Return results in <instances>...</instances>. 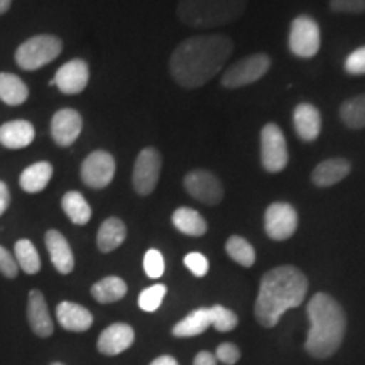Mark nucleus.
<instances>
[{
  "mask_svg": "<svg viewBox=\"0 0 365 365\" xmlns=\"http://www.w3.org/2000/svg\"><path fill=\"white\" fill-rule=\"evenodd\" d=\"M234 53V41L225 34H198L176 46L170 58L173 80L182 88H200L220 73Z\"/></svg>",
  "mask_w": 365,
  "mask_h": 365,
  "instance_id": "1",
  "label": "nucleus"
},
{
  "mask_svg": "<svg viewBox=\"0 0 365 365\" xmlns=\"http://www.w3.org/2000/svg\"><path fill=\"white\" fill-rule=\"evenodd\" d=\"M308 293V279L294 266H279L264 274L255 299V318L262 327H276L287 309L299 307Z\"/></svg>",
  "mask_w": 365,
  "mask_h": 365,
  "instance_id": "2",
  "label": "nucleus"
},
{
  "mask_svg": "<svg viewBox=\"0 0 365 365\" xmlns=\"http://www.w3.org/2000/svg\"><path fill=\"white\" fill-rule=\"evenodd\" d=\"M309 331L304 349L317 359L331 357L344 340L346 318L344 309L331 296L317 293L307 308Z\"/></svg>",
  "mask_w": 365,
  "mask_h": 365,
  "instance_id": "3",
  "label": "nucleus"
},
{
  "mask_svg": "<svg viewBox=\"0 0 365 365\" xmlns=\"http://www.w3.org/2000/svg\"><path fill=\"white\" fill-rule=\"evenodd\" d=\"M249 0H178L176 16L193 29H215L244 16Z\"/></svg>",
  "mask_w": 365,
  "mask_h": 365,
  "instance_id": "4",
  "label": "nucleus"
},
{
  "mask_svg": "<svg viewBox=\"0 0 365 365\" xmlns=\"http://www.w3.org/2000/svg\"><path fill=\"white\" fill-rule=\"evenodd\" d=\"M63 51V41L53 34L33 36L16 51V63L21 70L34 71L54 61Z\"/></svg>",
  "mask_w": 365,
  "mask_h": 365,
  "instance_id": "5",
  "label": "nucleus"
},
{
  "mask_svg": "<svg viewBox=\"0 0 365 365\" xmlns=\"http://www.w3.org/2000/svg\"><path fill=\"white\" fill-rule=\"evenodd\" d=\"M271 58L264 53L250 54L247 58H242L223 73L222 85L225 88L234 90L240 88V86L255 83V81L261 80L271 70Z\"/></svg>",
  "mask_w": 365,
  "mask_h": 365,
  "instance_id": "6",
  "label": "nucleus"
},
{
  "mask_svg": "<svg viewBox=\"0 0 365 365\" xmlns=\"http://www.w3.org/2000/svg\"><path fill=\"white\" fill-rule=\"evenodd\" d=\"M289 51L298 58H313L319 51L322 34H319L318 22L312 16L301 14L291 22L289 29Z\"/></svg>",
  "mask_w": 365,
  "mask_h": 365,
  "instance_id": "7",
  "label": "nucleus"
},
{
  "mask_svg": "<svg viewBox=\"0 0 365 365\" xmlns=\"http://www.w3.org/2000/svg\"><path fill=\"white\" fill-rule=\"evenodd\" d=\"M261 161L264 170L271 175L281 173L289 163L286 137L281 127L276 124H266L261 130Z\"/></svg>",
  "mask_w": 365,
  "mask_h": 365,
  "instance_id": "8",
  "label": "nucleus"
},
{
  "mask_svg": "<svg viewBox=\"0 0 365 365\" xmlns=\"http://www.w3.org/2000/svg\"><path fill=\"white\" fill-rule=\"evenodd\" d=\"M163 158L158 149L144 148L135 159L132 171V185L137 195L148 196L156 190L159 176H161Z\"/></svg>",
  "mask_w": 365,
  "mask_h": 365,
  "instance_id": "9",
  "label": "nucleus"
},
{
  "mask_svg": "<svg viewBox=\"0 0 365 365\" xmlns=\"http://www.w3.org/2000/svg\"><path fill=\"white\" fill-rule=\"evenodd\" d=\"M80 176L88 188H107L115 176V159L107 150H93L81 163Z\"/></svg>",
  "mask_w": 365,
  "mask_h": 365,
  "instance_id": "10",
  "label": "nucleus"
},
{
  "mask_svg": "<svg viewBox=\"0 0 365 365\" xmlns=\"http://www.w3.org/2000/svg\"><path fill=\"white\" fill-rule=\"evenodd\" d=\"M186 193L196 202L210 205H218L223 200V186L218 178L208 170H193L182 180Z\"/></svg>",
  "mask_w": 365,
  "mask_h": 365,
  "instance_id": "11",
  "label": "nucleus"
},
{
  "mask_svg": "<svg viewBox=\"0 0 365 365\" xmlns=\"http://www.w3.org/2000/svg\"><path fill=\"white\" fill-rule=\"evenodd\" d=\"M264 228L269 239L287 240L298 228V213L293 205L276 202L269 205L264 215Z\"/></svg>",
  "mask_w": 365,
  "mask_h": 365,
  "instance_id": "12",
  "label": "nucleus"
},
{
  "mask_svg": "<svg viewBox=\"0 0 365 365\" xmlns=\"http://www.w3.org/2000/svg\"><path fill=\"white\" fill-rule=\"evenodd\" d=\"M90 80V70L83 59H71L63 65L54 75V86L65 95H78L86 88Z\"/></svg>",
  "mask_w": 365,
  "mask_h": 365,
  "instance_id": "13",
  "label": "nucleus"
},
{
  "mask_svg": "<svg viewBox=\"0 0 365 365\" xmlns=\"http://www.w3.org/2000/svg\"><path fill=\"white\" fill-rule=\"evenodd\" d=\"M83 129V118L73 108H61L51 118V137L61 148H68L78 139Z\"/></svg>",
  "mask_w": 365,
  "mask_h": 365,
  "instance_id": "14",
  "label": "nucleus"
},
{
  "mask_svg": "<svg viewBox=\"0 0 365 365\" xmlns=\"http://www.w3.org/2000/svg\"><path fill=\"white\" fill-rule=\"evenodd\" d=\"M134 328L127 323H113L100 333L97 349L103 355H118L134 344Z\"/></svg>",
  "mask_w": 365,
  "mask_h": 365,
  "instance_id": "15",
  "label": "nucleus"
},
{
  "mask_svg": "<svg viewBox=\"0 0 365 365\" xmlns=\"http://www.w3.org/2000/svg\"><path fill=\"white\" fill-rule=\"evenodd\" d=\"M27 322H29L31 330L41 339L51 336L54 325L51 314H49L48 303H46L44 294L38 289H33L27 299Z\"/></svg>",
  "mask_w": 365,
  "mask_h": 365,
  "instance_id": "16",
  "label": "nucleus"
},
{
  "mask_svg": "<svg viewBox=\"0 0 365 365\" xmlns=\"http://www.w3.org/2000/svg\"><path fill=\"white\" fill-rule=\"evenodd\" d=\"M296 135L304 143H313L322 132V113L312 103H299L293 112Z\"/></svg>",
  "mask_w": 365,
  "mask_h": 365,
  "instance_id": "17",
  "label": "nucleus"
},
{
  "mask_svg": "<svg viewBox=\"0 0 365 365\" xmlns=\"http://www.w3.org/2000/svg\"><path fill=\"white\" fill-rule=\"evenodd\" d=\"M352 171V164L345 158H331L322 161L312 173V181L318 188H330L344 181Z\"/></svg>",
  "mask_w": 365,
  "mask_h": 365,
  "instance_id": "18",
  "label": "nucleus"
},
{
  "mask_svg": "<svg viewBox=\"0 0 365 365\" xmlns=\"http://www.w3.org/2000/svg\"><path fill=\"white\" fill-rule=\"evenodd\" d=\"M44 242L54 269L61 274H70L75 269V257H73L71 247L65 235L58 230H48Z\"/></svg>",
  "mask_w": 365,
  "mask_h": 365,
  "instance_id": "19",
  "label": "nucleus"
},
{
  "mask_svg": "<svg viewBox=\"0 0 365 365\" xmlns=\"http://www.w3.org/2000/svg\"><path fill=\"white\" fill-rule=\"evenodd\" d=\"M56 318L59 325L68 331H86L93 323V317L88 309L71 301H63L58 304Z\"/></svg>",
  "mask_w": 365,
  "mask_h": 365,
  "instance_id": "20",
  "label": "nucleus"
},
{
  "mask_svg": "<svg viewBox=\"0 0 365 365\" xmlns=\"http://www.w3.org/2000/svg\"><path fill=\"white\" fill-rule=\"evenodd\" d=\"M36 130L27 120H11L0 125V144L7 149H24L33 144Z\"/></svg>",
  "mask_w": 365,
  "mask_h": 365,
  "instance_id": "21",
  "label": "nucleus"
},
{
  "mask_svg": "<svg viewBox=\"0 0 365 365\" xmlns=\"http://www.w3.org/2000/svg\"><path fill=\"white\" fill-rule=\"evenodd\" d=\"M125 237H127L125 223L117 217L107 218V220L100 225L98 234H97V245L100 252L107 254L118 249L122 244H124Z\"/></svg>",
  "mask_w": 365,
  "mask_h": 365,
  "instance_id": "22",
  "label": "nucleus"
},
{
  "mask_svg": "<svg viewBox=\"0 0 365 365\" xmlns=\"http://www.w3.org/2000/svg\"><path fill=\"white\" fill-rule=\"evenodd\" d=\"M53 178V164L48 161H39L31 164L29 168H26L22 171L19 178L21 188L26 191V193H39L43 191L46 186L49 185Z\"/></svg>",
  "mask_w": 365,
  "mask_h": 365,
  "instance_id": "23",
  "label": "nucleus"
},
{
  "mask_svg": "<svg viewBox=\"0 0 365 365\" xmlns=\"http://www.w3.org/2000/svg\"><path fill=\"white\" fill-rule=\"evenodd\" d=\"M29 98V86L14 73H0V102L11 107L22 105Z\"/></svg>",
  "mask_w": 365,
  "mask_h": 365,
  "instance_id": "24",
  "label": "nucleus"
},
{
  "mask_svg": "<svg viewBox=\"0 0 365 365\" xmlns=\"http://www.w3.org/2000/svg\"><path fill=\"white\" fill-rule=\"evenodd\" d=\"M173 225H175L181 234L190 237H202L207 234L208 230L207 220H205L196 210L188 207H181L175 210V213H173Z\"/></svg>",
  "mask_w": 365,
  "mask_h": 365,
  "instance_id": "25",
  "label": "nucleus"
},
{
  "mask_svg": "<svg viewBox=\"0 0 365 365\" xmlns=\"http://www.w3.org/2000/svg\"><path fill=\"white\" fill-rule=\"evenodd\" d=\"M208 327H212L210 308H198L173 327V335L181 336V339H186V336H196V335H202L203 331H207Z\"/></svg>",
  "mask_w": 365,
  "mask_h": 365,
  "instance_id": "26",
  "label": "nucleus"
},
{
  "mask_svg": "<svg viewBox=\"0 0 365 365\" xmlns=\"http://www.w3.org/2000/svg\"><path fill=\"white\" fill-rule=\"evenodd\" d=\"M127 294V284L124 279L117 276H108L95 282L91 286V296H93L95 301L102 304L115 303V301H120Z\"/></svg>",
  "mask_w": 365,
  "mask_h": 365,
  "instance_id": "27",
  "label": "nucleus"
},
{
  "mask_svg": "<svg viewBox=\"0 0 365 365\" xmlns=\"http://www.w3.org/2000/svg\"><path fill=\"white\" fill-rule=\"evenodd\" d=\"M63 212L75 225H86L91 218V208L85 196L78 191H68L61 200Z\"/></svg>",
  "mask_w": 365,
  "mask_h": 365,
  "instance_id": "28",
  "label": "nucleus"
},
{
  "mask_svg": "<svg viewBox=\"0 0 365 365\" xmlns=\"http://www.w3.org/2000/svg\"><path fill=\"white\" fill-rule=\"evenodd\" d=\"M340 118L345 127L352 130H359L365 127V95L349 98L341 103Z\"/></svg>",
  "mask_w": 365,
  "mask_h": 365,
  "instance_id": "29",
  "label": "nucleus"
},
{
  "mask_svg": "<svg viewBox=\"0 0 365 365\" xmlns=\"http://www.w3.org/2000/svg\"><path fill=\"white\" fill-rule=\"evenodd\" d=\"M14 254H16L17 266H19L26 274L39 272L41 257L33 242L27 239L17 240L16 247H14Z\"/></svg>",
  "mask_w": 365,
  "mask_h": 365,
  "instance_id": "30",
  "label": "nucleus"
},
{
  "mask_svg": "<svg viewBox=\"0 0 365 365\" xmlns=\"http://www.w3.org/2000/svg\"><path fill=\"white\" fill-rule=\"evenodd\" d=\"M225 250H227L228 257H230L232 261H235L237 264H240L242 267L254 266L255 250H254L252 245H250L249 242L244 239V237L232 235L230 239L227 240Z\"/></svg>",
  "mask_w": 365,
  "mask_h": 365,
  "instance_id": "31",
  "label": "nucleus"
},
{
  "mask_svg": "<svg viewBox=\"0 0 365 365\" xmlns=\"http://www.w3.org/2000/svg\"><path fill=\"white\" fill-rule=\"evenodd\" d=\"M210 319H212V327H215L218 331H232L237 327V314L225 307L215 304L210 308Z\"/></svg>",
  "mask_w": 365,
  "mask_h": 365,
  "instance_id": "32",
  "label": "nucleus"
},
{
  "mask_svg": "<svg viewBox=\"0 0 365 365\" xmlns=\"http://www.w3.org/2000/svg\"><path fill=\"white\" fill-rule=\"evenodd\" d=\"M166 293H168V289L164 284H154V286L148 287V289H144L139 296V308L143 309V312H148V313L156 312V309L161 307Z\"/></svg>",
  "mask_w": 365,
  "mask_h": 365,
  "instance_id": "33",
  "label": "nucleus"
},
{
  "mask_svg": "<svg viewBox=\"0 0 365 365\" xmlns=\"http://www.w3.org/2000/svg\"><path fill=\"white\" fill-rule=\"evenodd\" d=\"M144 271L150 279H159L164 274V259L158 249H150L144 255Z\"/></svg>",
  "mask_w": 365,
  "mask_h": 365,
  "instance_id": "34",
  "label": "nucleus"
},
{
  "mask_svg": "<svg viewBox=\"0 0 365 365\" xmlns=\"http://www.w3.org/2000/svg\"><path fill=\"white\" fill-rule=\"evenodd\" d=\"M345 71L352 76H362L365 75V46L357 48L352 51L345 59Z\"/></svg>",
  "mask_w": 365,
  "mask_h": 365,
  "instance_id": "35",
  "label": "nucleus"
},
{
  "mask_svg": "<svg viewBox=\"0 0 365 365\" xmlns=\"http://www.w3.org/2000/svg\"><path fill=\"white\" fill-rule=\"evenodd\" d=\"M185 266L188 267L190 272H193V276H196V277L207 276L208 269H210L208 259L205 257L203 254H200V252H190V254H186V257H185Z\"/></svg>",
  "mask_w": 365,
  "mask_h": 365,
  "instance_id": "36",
  "label": "nucleus"
},
{
  "mask_svg": "<svg viewBox=\"0 0 365 365\" xmlns=\"http://www.w3.org/2000/svg\"><path fill=\"white\" fill-rule=\"evenodd\" d=\"M0 274H4L7 279H16L17 274H19L17 261L6 247H2V245H0Z\"/></svg>",
  "mask_w": 365,
  "mask_h": 365,
  "instance_id": "37",
  "label": "nucleus"
},
{
  "mask_svg": "<svg viewBox=\"0 0 365 365\" xmlns=\"http://www.w3.org/2000/svg\"><path fill=\"white\" fill-rule=\"evenodd\" d=\"M330 9L336 14H364L365 0H330Z\"/></svg>",
  "mask_w": 365,
  "mask_h": 365,
  "instance_id": "38",
  "label": "nucleus"
},
{
  "mask_svg": "<svg viewBox=\"0 0 365 365\" xmlns=\"http://www.w3.org/2000/svg\"><path fill=\"white\" fill-rule=\"evenodd\" d=\"M215 357H217V360H220L222 364L234 365V364L239 362L240 352H239V349H237L234 344H222L217 349Z\"/></svg>",
  "mask_w": 365,
  "mask_h": 365,
  "instance_id": "39",
  "label": "nucleus"
},
{
  "mask_svg": "<svg viewBox=\"0 0 365 365\" xmlns=\"http://www.w3.org/2000/svg\"><path fill=\"white\" fill-rule=\"evenodd\" d=\"M9 205H11V191H9L6 182L0 181V217L7 212Z\"/></svg>",
  "mask_w": 365,
  "mask_h": 365,
  "instance_id": "40",
  "label": "nucleus"
},
{
  "mask_svg": "<svg viewBox=\"0 0 365 365\" xmlns=\"http://www.w3.org/2000/svg\"><path fill=\"white\" fill-rule=\"evenodd\" d=\"M195 365H217V357L210 352H200L195 357Z\"/></svg>",
  "mask_w": 365,
  "mask_h": 365,
  "instance_id": "41",
  "label": "nucleus"
},
{
  "mask_svg": "<svg viewBox=\"0 0 365 365\" xmlns=\"http://www.w3.org/2000/svg\"><path fill=\"white\" fill-rule=\"evenodd\" d=\"M149 365H180L178 360L171 355H163V357H158L156 360H153Z\"/></svg>",
  "mask_w": 365,
  "mask_h": 365,
  "instance_id": "42",
  "label": "nucleus"
},
{
  "mask_svg": "<svg viewBox=\"0 0 365 365\" xmlns=\"http://www.w3.org/2000/svg\"><path fill=\"white\" fill-rule=\"evenodd\" d=\"M12 6V0H0V16L6 14Z\"/></svg>",
  "mask_w": 365,
  "mask_h": 365,
  "instance_id": "43",
  "label": "nucleus"
},
{
  "mask_svg": "<svg viewBox=\"0 0 365 365\" xmlns=\"http://www.w3.org/2000/svg\"><path fill=\"white\" fill-rule=\"evenodd\" d=\"M51 365H63L61 362H54V364H51Z\"/></svg>",
  "mask_w": 365,
  "mask_h": 365,
  "instance_id": "44",
  "label": "nucleus"
}]
</instances>
